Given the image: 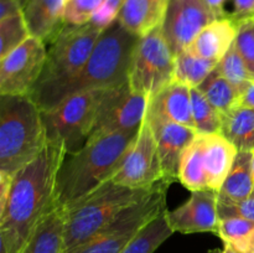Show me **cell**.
Here are the masks:
<instances>
[{"instance_id": "6da1fadb", "label": "cell", "mask_w": 254, "mask_h": 253, "mask_svg": "<svg viewBox=\"0 0 254 253\" xmlns=\"http://www.w3.org/2000/svg\"><path fill=\"white\" fill-rule=\"evenodd\" d=\"M64 156L61 146L47 141L40 155L12 176L6 203L0 210V253H21L54 207L57 173Z\"/></svg>"}, {"instance_id": "7a4b0ae2", "label": "cell", "mask_w": 254, "mask_h": 253, "mask_svg": "<svg viewBox=\"0 0 254 253\" xmlns=\"http://www.w3.org/2000/svg\"><path fill=\"white\" fill-rule=\"evenodd\" d=\"M138 130L89 139L83 148L64 156L57 173L54 206L68 210L111 180L121 168Z\"/></svg>"}, {"instance_id": "3957f363", "label": "cell", "mask_w": 254, "mask_h": 253, "mask_svg": "<svg viewBox=\"0 0 254 253\" xmlns=\"http://www.w3.org/2000/svg\"><path fill=\"white\" fill-rule=\"evenodd\" d=\"M138 39L116 20L103 30L88 61L78 73L29 97L41 111H49L72 94L114 88L126 83L131 52Z\"/></svg>"}, {"instance_id": "277c9868", "label": "cell", "mask_w": 254, "mask_h": 253, "mask_svg": "<svg viewBox=\"0 0 254 253\" xmlns=\"http://www.w3.org/2000/svg\"><path fill=\"white\" fill-rule=\"evenodd\" d=\"M47 144L42 112L29 96L0 98V173L14 176Z\"/></svg>"}, {"instance_id": "5b68a950", "label": "cell", "mask_w": 254, "mask_h": 253, "mask_svg": "<svg viewBox=\"0 0 254 253\" xmlns=\"http://www.w3.org/2000/svg\"><path fill=\"white\" fill-rule=\"evenodd\" d=\"M153 189L138 190L108 180L64 211V253H69L86 243L108 226L122 211L146 197Z\"/></svg>"}, {"instance_id": "8992f818", "label": "cell", "mask_w": 254, "mask_h": 253, "mask_svg": "<svg viewBox=\"0 0 254 253\" xmlns=\"http://www.w3.org/2000/svg\"><path fill=\"white\" fill-rule=\"evenodd\" d=\"M107 89L72 94L49 111L42 112L46 139L59 145L66 155L83 148L88 141Z\"/></svg>"}, {"instance_id": "52a82bcc", "label": "cell", "mask_w": 254, "mask_h": 253, "mask_svg": "<svg viewBox=\"0 0 254 253\" xmlns=\"http://www.w3.org/2000/svg\"><path fill=\"white\" fill-rule=\"evenodd\" d=\"M103 30L93 22L64 25L50 45L44 71L29 96L40 93L78 73L86 64Z\"/></svg>"}, {"instance_id": "ba28073f", "label": "cell", "mask_w": 254, "mask_h": 253, "mask_svg": "<svg viewBox=\"0 0 254 253\" xmlns=\"http://www.w3.org/2000/svg\"><path fill=\"white\" fill-rule=\"evenodd\" d=\"M169 184L160 183L146 197L122 211L108 226L69 253H122L139 231L166 210Z\"/></svg>"}, {"instance_id": "9c48e42d", "label": "cell", "mask_w": 254, "mask_h": 253, "mask_svg": "<svg viewBox=\"0 0 254 253\" xmlns=\"http://www.w3.org/2000/svg\"><path fill=\"white\" fill-rule=\"evenodd\" d=\"M175 55L169 47L161 27L139 37L131 52L128 84L148 101L174 81Z\"/></svg>"}, {"instance_id": "30bf717a", "label": "cell", "mask_w": 254, "mask_h": 253, "mask_svg": "<svg viewBox=\"0 0 254 253\" xmlns=\"http://www.w3.org/2000/svg\"><path fill=\"white\" fill-rule=\"evenodd\" d=\"M113 183L138 190H150L163 183L158 143L150 123L144 118L135 139L113 178Z\"/></svg>"}, {"instance_id": "8fae6325", "label": "cell", "mask_w": 254, "mask_h": 253, "mask_svg": "<svg viewBox=\"0 0 254 253\" xmlns=\"http://www.w3.org/2000/svg\"><path fill=\"white\" fill-rule=\"evenodd\" d=\"M46 59V45L34 36L0 59V96H29Z\"/></svg>"}, {"instance_id": "7c38bea8", "label": "cell", "mask_w": 254, "mask_h": 253, "mask_svg": "<svg viewBox=\"0 0 254 253\" xmlns=\"http://www.w3.org/2000/svg\"><path fill=\"white\" fill-rule=\"evenodd\" d=\"M146 107L148 98L131 91L128 82L107 89L89 139L104 134L138 130L145 118Z\"/></svg>"}, {"instance_id": "4fadbf2b", "label": "cell", "mask_w": 254, "mask_h": 253, "mask_svg": "<svg viewBox=\"0 0 254 253\" xmlns=\"http://www.w3.org/2000/svg\"><path fill=\"white\" fill-rule=\"evenodd\" d=\"M213 20L215 15L203 0H169L160 27L176 56Z\"/></svg>"}, {"instance_id": "5bb4252c", "label": "cell", "mask_w": 254, "mask_h": 253, "mask_svg": "<svg viewBox=\"0 0 254 253\" xmlns=\"http://www.w3.org/2000/svg\"><path fill=\"white\" fill-rule=\"evenodd\" d=\"M166 218L174 232L180 233H217L218 222V191H191L185 203L173 211H166Z\"/></svg>"}, {"instance_id": "9a60e30c", "label": "cell", "mask_w": 254, "mask_h": 253, "mask_svg": "<svg viewBox=\"0 0 254 253\" xmlns=\"http://www.w3.org/2000/svg\"><path fill=\"white\" fill-rule=\"evenodd\" d=\"M149 123L158 143L159 156L163 169V181L171 185L175 181H179V166H180L181 156L198 133L191 126L173 123V122L149 121Z\"/></svg>"}, {"instance_id": "2e32d148", "label": "cell", "mask_w": 254, "mask_h": 253, "mask_svg": "<svg viewBox=\"0 0 254 253\" xmlns=\"http://www.w3.org/2000/svg\"><path fill=\"white\" fill-rule=\"evenodd\" d=\"M145 117L150 122H173L193 128L191 88L173 81L149 99Z\"/></svg>"}, {"instance_id": "e0dca14e", "label": "cell", "mask_w": 254, "mask_h": 253, "mask_svg": "<svg viewBox=\"0 0 254 253\" xmlns=\"http://www.w3.org/2000/svg\"><path fill=\"white\" fill-rule=\"evenodd\" d=\"M64 0H26L22 5L31 36L51 45L64 27Z\"/></svg>"}, {"instance_id": "ac0fdd59", "label": "cell", "mask_w": 254, "mask_h": 253, "mask_svg": "<svg viewBox=\"0 0 254 253\" xmlns=\"http://www.w3.org/2000/svg\"><path fill=\"white\" fill-rule=\"evenodd\" d=\"M236 36L237 21L233 17L216 19L208 24L185 50L196 56L218 63L235 44Z\"/></svg>"}, {"instance_id": "d6986e66", "label": "cell", "mask_w": 254, "mask_h": 253, "mask_svg": "<svg viewBox=\"0 0 254 253\" xmlns=\"http://www.w3.org/2000/svg\"><path fill=\"white\" fill-rule=\"evenodd\" d=\"M201 138L207 186L211 190L218 191L235 163L238 149L221 133L201 134Z\"/></svg>"}, {"instance_id": "ffe728a7", "label": "cell", "mask_w": 254, "mask_h": 253, "mask_svg": "<svg viewBox=\"0 0 254 253\" xmlns=\"http://www.w3.org/2000/svg\"><path fill=\"white\" fill-rule=\"evenodd\" d=\"M169 0H124L119 24L136 37H143L163 22Z\"/></svg>"}, {"instance_id": "44dd1931", "label": "cell", "mask_w": 254, "mask_h": 253, "mask_svg": "<svg viewBox=\"0 0 254 253\" xmlns=\"http://www.w3.org/2000/svg\"><path fill=\"white\" fill-rule=\"evenodd\" d=\"M64 210L54 207L37 225L21 253H64Z\"/></svg>"}, {"instance_id": "7402d4cb", "label": "cell", "mask_w": 254, "mask_h": 253, "mask_svg": "<svg viewBox=\"0 0 254 253\" xmlns=\"http://www.w3.org/2000/svg\"><path fill=\"white\" fill-rule=\"evenodd\" d=\"M252 151H238L225 183L218 190V201L237 202L253 192Z\"/></svg>"}, {"instance_id": "603a6c76", "label": "cell", "mask_w": 254, "mask_h": 253, "mask_svg": "<svg viewBox=\"0 0 254 253\" xmlns=\"http://www.w3.org/2000/svg\"><path fill=\"white\" fill-rule=\"evenodd\" d=\"M220 133L231 141L238 151L254 150V109L237 107L221 114Z\"/></svg>"}, {"instance_id": "cb8c5ba5", "label": "cell", "mask_w": 254, "mask_h": 253, "mask_svg": "<svg viewBox=\"0 0 254 253\" xmlns=\"http://www.w3.org/2000/svg\"><path fill=\"white\" fill-rule=\"evenodd\" d=\"M197 88L221 114L241 107L243 92L227 81L216 68Z\"/></svg>"}, {"instance_id": "d4e9b609", "label": "cell", "mask_w": 254, "mask_h": 253, "mask_svg": "<svg viewBox=\"0 0 254 253\" xmlns=\"http://www.w3.org/2000/svg\"><path fill=\"white\" fill-rule=\"evenodd\" d=\"M179 181L190 191L208 189L203 163V144L201 134L186 148L179 166Z\"/></svg>"}, {"instance_id": "484cf974", "label": "cell", "mask_w": 254, "mask_h": 253, "mask_svg": "<svg viewBox=\"0 0 254 253\" xmlns=\"http://www.w3.org/2000/svg\"><path fill=\"white\" fill-rule=\"evenodd\" d=\"M166 210L154 220L146 223L138 232V235L131 240L122 253H154L171 235L174 231L166 218Z\"/></svg>"}, {"instance_id": "4316f807", "label": "cell", "mask_w": 254, "mask_h": 253, "mask_svg": "<svg viewBox=\"0 0 254 253\" xmlns=\"http://www.w3.org/2000/svg\"><path fill=\"white\" fill-rule=\"evenodd\" d=\"M217 67V62L205 60L184 50L175 56L174 81L180 82L190 88H197Z\"/></svg>"}, {"instance_id": "83f0119b", "label": "cell", "mask_w": 254, "mask_h": 253, "mask_svg": "<svg viewBox=\"0 0 254 253\" xmlns=\"http://www.w3.org/2000/svg\"><path fill=\"white\" fill-rule=\"evenodd\" d=\"M193 128L198 134L220 133L221 113L206 99L198 88H191Z\"/></svg>"}, {"instance_id": "f1b7e54d", "label": "cell", "mask_w": 254, "mask_h": 253, "mask_svg": "<svg viewBox=\"0 0 254 253\" xmlns=\"http://www.w3.org/2000/svg\"><path fill=\"white\" fill-rule=\"evenodd\" d=\"M216 69L227 81H230L237 88H240L243 93L247 89V87L250 86L251 82L254 81V77L248 69L246 62L243 61L242 56L240 55L235 44L231 46L227 54L220 60Z\"/></svg>"}, {"instance_id": "f546056e", "label": "cell", "mask_w": 254, "mask_h": 253, "mask_svg": "<svg viewBox=\"0 0 254 253\" xmlns=\"http://www.w3.org/2000/svg\"><path fill=\"white\" fill-rule=\"evenodd\" d=\"M30 36L24 12L0 20V59L24 44Z\"/></svg>"}, {"instance_id": "4dcf8cb0", "label": "cell", "mask_w": 254, "mask_h": 253, "mask_svg": "<svg viewBox=\"0 0 254 253\" xmlns=\"http://www.w3.org/2000/svg\"><path fill=\"white\" fill-rule=\"evenodd\" d=\"M254 228V221L241 217L220 218L216 235L223 241V245L236 248L246 240Z\"/></svg>"}, {"instance_id": "1f68e13d", "label": "cell", "mask_w": 254, "mask_h": 253, "mask_svg": "<svg viewBox=\"0 0 254 253\" xmlns=\"http://www.w3.org/2000/svg\"><path fill=\"white\" fill-rule=\"evenodd\" d=\"M237 36L235 45L254 77V16L236 20Z\"/></svg>"}, {"instance_id": "d6a6232c", "label": "cell", "mask_w": 254, "mask_h": 253, "mask_svg": "<svg viewBox=\"0 0 254 253\" xmlns=\"http://www.w3.org/2000/svg\"><path fill=\"white\" fill-rule=\"evenodd\" d=\"M104 0H69L64 6V24L84 25L89 22Z\"/></svg>"}, {"instance_id": "836d02e7", "label": "cell", "mask_w": 254, "mask_h": 253, "mask_svg": "<svg viewBox=\"0 0 254 253\" xmlns=\"http://www.w3.org/2000/svg\"><path fill=\"white\" fill-rule=\"evenodd\" d=\"M220 218L241 217L254 221V195L237 202H221L218 201Z\"/></svg>"}, {"instance_id": "e575fe53", "label": "cell", "mask_w": 254, "mask_h": 253, "mask_svg": "<svg viewBox=\"0 0 254 253\" xmlns=\"http://www.w3.org/2000/svg\"><path fill=\"white\" fill-rule=\"evenodd\" d=\"M123 2L124 0H104L101 7L93 15L91 22H93L99 29L106 30L117 20Z\"/></svg>"}, {"instance_id": "d590c367", "label": "cell", "mask_w": 254, "mask_h": 253, "mask_svg": "<svg viewBox=\"0 0 254 253\" xmlns=\"http://www.w3.org/2000/svg\"><path fill=\"white\" fill-rule=\"evenodd\" d=\"M233 11L230 14L235 20L254 16V0H231Z\"/></svg>"}, {"instance_id": "8d00e7d4", "label": "cell", "mask_w": 254, "mask_h": 253, "mask_svg": "<svg viewBox=\"0 0 254 253\" xmlns=\"http://www.w3.org/2000/svg\"><path fill=\"white\" fill-rule=\"evenodd\" d=\"M22 12L21 0H0V20Z\"/></svg>"}, {"instance_id": "74e56055", "label": "cell", "mask_w": 254, "mask_h": 253, "mask_svg": "<svg viewBox=\"0 0 254 253\" xmlns=\"http://www.w3.org/2000/svg\"><path fill=\"white\" fill-rule=\"evenodd\" d=\"M205 4L207 5L208 9L211 10L216 19H222V17H228L230 14L226 12L225 5L227 0H203Z\"/></svg>"}, {"instance_id": "f35d334b", "label": "cell", "mask_w": 254, "mask_h": 253, "mask_svg": "<svg viewBox=\"0 0 254 253\" xmlns=\"http://www.w3.org/2000/svg\"><path fill=\"white\" fill-rule=\"evenodd\" d=\"M241 107H247V108L254 109V81L250 83L247 89L243 93L241 99Z\"/></svg>"}, {"instance_id": "ab89813d", "label": "cell", "mask_w": 254, "mask_h": 253, "mask_svg": "<svg viewBox=\"0 0 254 253\" xmlns=\"http://www.w3.org/2000/svg\"><path fill=\"white\" fill-rule=\"evenodd\" d=\"M233 248V247H232ZM238 253H254V228L240 246L235 248Z\"/></svg>"}, {"instance_id": "60d3db41", "label": "cell", "mask_w": 254, "mask_h": 253, "mask_svg": "<svg viewBox=\"0 0 254 253\" xmlns=\"http://www.w3.org/2000/svg\"><path fill=\"white\" fill-rule=\"evenodd\" d=\"M223 253H238V252L235 250V248L231 247V246L225 245V247H223Z\"/></svg>"}, {"instance_id": "b9f144b4", "label": "cell", "mask_w": 254, "mask_h": 253, "mask_svg": "<svg viewBox=\"0 0 254 253\" xmlns=\"http://www.w3.org/2000/svg\"><path fill=\"white\" fill-rule=\"evenodd\" d=\"M252 155H253V158H252V170H253V192H252V195H254V150L252 151Z\"/></svg>"}, {"instance_id": "7bdbcfd3", "label": "cell", "mask_w": 254, "mask_h": 253, "mask_svg": "<svg viewBox=\"0 0 254 253\" xmlns=\"http://www.w3.org/2000/svg\"><path fill=\"white\" fill-rule=\"evenodd\" d=\"M207 253H223V250H220V248H213V250L208 251Z\"/></svg>"}, {"instance_id": "ee69618b", "label": "cell", "mask_w": 254, "mask_h": 253, "mask_svg": "<svg viewBox=\"0 0 254 253\" xmlns=\"http://www.w3.org/2000/svg\"><path fill=\"white\" fill-rule=\"evenodd\" d=\"M69 1V0H64V2H66V4H67V2H68Z\"/></svg>"}, {"instance_id": "f6af8a7d", "label": "cell", "mask_w": 254, "mask_h": 253, "mask_svg": "<svg viewBox=\"0 0 254 253\" xmlns=\"http://www.w3.org/2000/svg\"><path fill=\"white\" fill-rule=\"evenodd\" d=\"M25 1H26V0H22V5H24V2H25Z\"/></svg>"}, {"instance_id": "bcb514c9", "label": "cell", "mask_w": 254, "mask_h": 253, "mask_svg": "<svg viewBox=\"0 0 254 253\" xmlns=\"http://www.w3.org/2000/svg\"><path fill=\"white\" fill-rule=\"evenodd\" d=\"M21 1H22V0H21Z\"/></svg>"}]
</instances>
